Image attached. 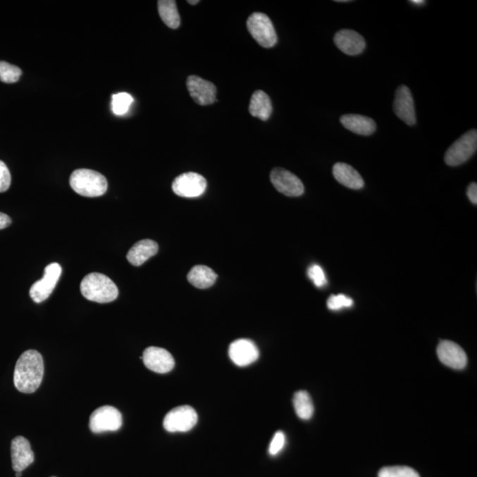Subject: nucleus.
Wrapping results in <instances>:
<instances>
[{"label":"nucleus","mask_w":477,"mask_h":477,"mask_svg":"<svg viewBox=\"0 0 477 477\" xmlns=\"http://www.w3.org/2000/svg\"><path fill=\"white\" fill-rule=\"evenodd\" d=\"M437 354L442 364L454 370H463L468 364L465 351L450 340H442L438 344Z\"/></svg>","instance_id":"14"},{"label":"nucleus","mask_w":477,"mask_h":477,"mask_svg":"<svg viewBox=\"0 0 477 477\" xmlns=\"http://www.w3.org/2000/svg\"><path fill=\"white\" fill-rule=\"evenodd\" d=\"M207 182L197 173H185L178 176L173 182V190L177 196L194 198L202 196L206 190Z\"/></svg>","instance_id":"9"},{"label":"nucleus","mask_w":477,"mask_h":477,"mask_svg":"<svg viewBox=\"0 0 477 477\" xmlns=\"http://www.w3.org/2000/svg\"><path fill=\"white\" fill-rule=\"evenodd\" d=\"M146 367L156 373L166 374L173 371L175 361L168 351L161 347L146 348L142 357Z\"/></svg>","instance_id":"11"},{"label":"nucleus","mask_w":477,"mask_h":477,"mask_svg":"<svg viewBox=\"0 0 477 477\" xmlns=\"http://www.w3.org/2000/svg\"><path fill=\"white\" fill-rule=\"evenodd\" d=\"M271 182L278 192L290 197H300L304 193V185L295 174L289 171L274 168L271 173Z\"/></svg>","instance_id":"10"},{"label":"nucleus","mask_w":477,"mask_h":477,"mask_svg":"<svg viewBox=\"0 0 477 477\" xmlns=\"http://www.w3.org/2000/svg\"><path fill=\"white\" fill-rule=\"evenodd\" d=\"M308 275L316 287H323L327 284L325 271L318 264H313V266L309 268Z\"/></svg>","instance_id":"29"},{"label":"nucleus","mask_w":477,"mask_h":477,"mask_svg":"<svg viewBox=\"0 0 477 477\" xmlns=\"http://www.w3.org/2000/svg\"><path fill=\"white\" fill-rule=\"evenodd\" d=\"M44 360L36 350H27L20 355L17 361L13 383L19 392L32 393L36 392L43 381Z\"/></svg>","instance_id":"1"},{"label":"nucleus","mask_w":477,"mask_h":477,"mask_svg":"<svg viewBox=\"0 0 477 477\" xmlns=\"http://www.w3.org/2000/svg\"><path fill=\"white\" fill-rule=\"evenodd\" d=\"M378 477H420L416 470L407 466H385L378 472Z\"/></svg>","instance_id":"26"},{"label":"nucleus","mask_w":477,"mask_h":477,"mask_svg":"<svg viewBox=\"0 0 477 477\" xmlns=\"http://www.w3.org/2000/svg\"><path fill=\"white\" fill-rule=\"evenodd\" d=\"M466 194H468L469 199L473 204H477V184L476 182H472L468 187L466 190Z\"/></svg>","instance_id":"32"},{"label":"nucleus","mask_w":477,"mask_h":477,"mask_svg":"<svg viewBox=\"0 0 477 477\" xmlns=\"http://www.w3.org/2000/svg\"><path fill=\"white\" fill-rule=\"evenodd\" d=\"M393 111L397 116L409 126H414L416 123L413 96L407 86H399L397 89L395 102H393Z\"/></svg>","instance_id":"15"},{"label":"nucleus","mask_w":477,"mask_h":477,"mask_svg":"<svg viewBox=\"0 0 477 477\" xmlns=\"http://www.w3.org/2000/svg\"><path fill=\"white\" fill-rule=\"evenodd\" d=\"M81 292L87 300L97 304H108L116 300L118 289L110 278L102 273L87 275L81 283Z\"/></svg>","instance_id":"2"},{"label":"nucleus","mask_w":477,"mask_h":477,"mask_svg":"<svg viewBox=\"0 0 477 477\" xmlns=\"http://www.w3.org/2000/svg\"><path fill=\"white\" fill-rule=\"evenodd\" d=\"M249 32L261 47L271 48L276 45L278 37L273 23L266 15L254 13L247 20Z\"/></svg>","instance_id":"4"},{"label":"nucleus","mask_w":477,"mask_h":477,"mask_svg":"<svg viewBox=\"0 0 477 477\" xmlns=\"http://www.w3.org/2000/svg\"><path fill=\"white\" fill-rule=\"evenodd\" d=\"M22 70L16 66L0 61V81L5 83H15L19 81Z\"/></svg>","instance_id":"27"},{"label":"nucleus","mask_w":477,"mask_h":477,"mask_svg":"<svg viewBox=\"0 0 477 477\" xmlns=\"http://www.w3.org/2000/svg\"><path fill=\"white\" fill-rule=\"evenodd\" d=\"M11 173L8 166L0 160V193L6 192L11 185Z\"/></svg>","instance_id":"31"},{"label":"nucleus","mask_w":477,"mask_h":477,"mask_svg":"<svg viewBox=\"0 0 477 477\" xmlns=\"http://www.w3.org/2000/svg\"><path fill=\"white\" fill-rule=\"evenodd\" d=\"M197 414L192 407L180 406L166 414L163 426L171 433H187L197 426Z\"/></svg>","instance_id":"6"},{"label":"nucleus","mask_w":477,"mask_h":477,"mask_svg":"<svg viewBox=\"0 0 477 477\" xmlns=\"http://www.w3.org/2000/svg\"></svg>","instance_id":"37"},{"label":"nucleus","mask_w":477,"mask_h":477,"mask_svg":"<svg viewBox=\"0 0 477 477\" xmlns=\"http://www.w3.org/2000/svg\"><path fill=\"white\" fill-rule=\"evenodd\" d=\"M340 123L347 130L354 134L364 135V137L374 134L377 130L375 121L371 118L363 116V115H343L340 118Z\"/></svg>","instance_id":"19"},{"label":"nucleus","mask_w":477,"mask_h":477,"mask_svg":"<svg viewBox=\"0 0 477 477\" xmlns=\"http://www.w3.org/2000/svg\"><path fill=\"white\" fill-rule=\"evenodd\" d=\"M70 186L80 196L97 197L106 194L108 183L106 178L96 171L78 169L71 174Z\"/></svg>","instance_id":"3"},{"label":"nucleus","mask_w":477,"mask_h":477,"mask_svg":"<svg viewBox=\"0 0 477 477\" xmlns=\"http://www.w3.org/2000/svg\"><path fill=\"white\" fill-rule=\"evenodd\" d=\"M159 13L163 23L170 29L176 30L180 25V16L176 2L173 0H160L158 2Z\"/></svg>","instance_id":"23"},{"label":"nucleus","mask_w":477,"mask_h":477,"mask_svg":"<svg viewBox=\"0 0 477 477\" xmlns=\"http://www.w3.org/2000/svg\"><path fill=\"white\" fill-rule=\"evenodd\" d=\"M249 110L253 117L264 121L269 120L273 113V104L269 96L263 90H256L250 100Z\"/></svg>","instance_id":"21"},{"label":"nucleus","mask_w":477,"mask_h":477,"mask_svg":"<svg viewBox=\"0 0 477 477\" xmlns=\"http://www.w3.org/2000/svg\"><path fill=\"white\" fill-rule=\"evenodd\" d=\"M11 457L13 469L16 472H23L32 464L35 459L34 452L27 438L20 436L13 438L11 444Z\"/></svg>","instance_id":"17"},{"label":"nucleus","mask_w":477,"mask_h":477,"mask_svg":"<svg viewBox=\"0 0 477 477\" xmlns=\"http://www.w3.org/2000/svg\"><path fill=\"white\" fill-rule=\"evenodd\" d=\"M16 477H20V476H22V472H16Z\"/></svg>","instance_id":"36"},{"label":"nucleus","mask_w":477,"mask_h":477,"mask_svg":"<svg viewBox=\"0 0 477 477\" xmlns=\"http://www.w3.org/2000/svg\"><path fill=\"white\" fill-rule=\"evenodd\" d=\"M187 3H189L190 5L194 6L197 5L199 1H198V0H194V1H192V0H190V1H187Z\"/></svg>","instance_id":"35"},{"label":"nucleus","mask_w":477,"mask_h":477,"mask_svg":"<svg viewBox=\"0 0 477 477\" xmlns=\"http://www.w3.org/2000/svg\"><path fill=\"white\" fill-rule=\"evenodd\" d=\"M410 3L411 4L416 6H422L426 4V1H423V0H411Z\"/></svg>","instance_id":"34"},{"label":"nucleus","mask_w":477,"mask_h":477,"mask_svg":"<svg viewBox=\"0 0 477 477\" xmlns=\"http://www.w3.org/2000/svg\"><path fill=\"white\" fill-rule=\"evenodd\" d=\"M217 278L218 276L215 271L206 266H194L187 275V280H189L190 283L199 289L212 287Z\"/></svg>","instance_id":"22"},{"label":"nucleus","mask_w":477,"mask_h":477,"mask_svg":"<svg viewBox=\"0 0 477 477\" xmlns=\"http://www.w3.org/2000/svg\"><path fill=\"white\" fill-rule=\"evenodd\" d=\"M187 88L194 102L200 106L213 104L217 97V88L213 83L199 76H189L187 80Z\"/></svg>","instance_id":"13"},{"label":"nucleus","mask_w":477,"mask_h":477,"mask_svg":"<svg viewBox=\"0 0 477 477\" xmlns=\"http://www.w3.org/2000/svg\"><path fill=\"white\" fill-rule=\"evenodd\" d=\"M334 43L345 54L350 56L363 54L366 47L364 37L351 30L337 31L334 36Z\"/></svg>","instance_id":"16"},{"label":"nucleus","mask_w":477,"mask_h":477,"mask_svg":"<svg viewBox=\"0 0 477 477\" xmlns=\"http://www.w3.org/2000/svg\"><path fill=\"white\" fill-rule=\"evenodd\" d=\"M12 221L9 216L0 212V229H5L11 225Z\"/></svg>","instance_id":"33"},{"label":"nucleus","mask_w":477,"mask_h":477,"mask_svg":"<svg viewBox=\"0 0 477 477\" xmlns=\"http://www.w3.org/2000/svg\"><path fill=\"white\" fill-rule=\"evenodd\" d=\"M159 252V245L152 240H142L135 243L128 252L127 259L132 266H141Z\"/></svg>","instance_id":"20"},{"label":"nucleus","mask_w":477,"mask_h":477,"mask_svg":"<svg viewBox=\"0 0 477 477\" xmlns=\"http://www.w3.org/2000/svg\"><path fill=\"white\" fill-rule=\"evenodd\" d=\"M294 407L296 414L302 420H309L314 414V405H313L311 395L306 391H299L295 393L294 399Z\"/></svg>","instance_id":"24"},{"label":"nucleus","mask_w":477,"mask_h":477,"mask_svg":"<svg viewBox=\"0 0 477 477\" xmlns=\"http://www.w3.org/2000/svg\"><path fill=\"white\" fill-rule=\"evenodd\" d=\"M62 268L58 263L49 264L44 269L43 278L36 282L30 287V295L37 304L47 300L54 292L59 278L61 276Z\"/></svg>","instance_id":"8"},{"label":"nucleus","mask_w":477,"mask_h":477,"mask_svg":"<svg viewBox=\"0 0 477 477\" xmlns=\"http://www.w3.org/2000/svg\"><path fill=\"white\" fill-rule=\"evenodd\" d=\"M133 102L134 99L130 94L126 92L115 94L111 99V110L115 115L121 116L128 113Z\"/></svg>","instance_id":"25"},{"label":"nucleus","mask_w":477,"mask_h":477,"mask_svg":"<svg viewBox=\"0 0 477 477\" xmlns=\"http://www.w3.org/2000/svg\"><path fill=\"white\" fill-rule=\"evenodd\" d=\"M477 149V132H466L445 152V162L450 166L462 165L475 154Z\"/></svg>","instance_id":"5"},{"label":"nucleus","mask_w":477,"mask_h":477,"mask_svg":"<svg viewBox=\"0 0 477 477\" xmlns=\"http://www.w3.org/2000/svg\"><path fill=\"white\" fill-rule=\"evenodd\" d=\"M285 445V436L284 433L282 431H277L275 433L273 440H271L270 447H269V454L271 456H276L280 454V452L283 450V448Z\"/></svg>","instance_id":"30"},{"label":"nucleus","mask_w":477,"mask_h":477,"mask_svg":"<svg viewBox=\"0 0 477 477\" xmlns=\"http://www.w3.org/2000/svg\"><path fill=\"white\" fill-rule=\"evenodd\" d=\"M229 357L237 366L246 367L259 359V350L253 341L240 339L230 345Z\"/></svg>","instance_id":"12"},{"label":"nucleus","mask_w":477,"mask_h":477,"mask_svg":"<svg viewBox=\"0 0 477 477\" xmlns=\"http://www.w3.org/2000/svg\"><path fill=\"white\" fill-rule=\"evenodd\" d=\"M123 414L111 406H103L94 411L89 419V429L99 434L116 431L123 426Z\"/></svg>","instance_id":"7"},{"label":"nucleus","mask_w":477,"mask_h":477,"mask_svg":"<svg viewBox=\"0 0 477 477\" xmlns=\"http://www.w3.org/2000/svg\"><path fill=\"white\" fill-rule=\"evenodd\" d=\"M353 304L354 301L344 295H330L328 301H327V307L330 311H340L343 308H350Z\"/></svg>","instance_id":"28"},{"label":"nucleus","mask_w":477,"mask_h":477,"mask_svg":"<svg viewBox=\"0 0 477 477\" xmlns=\"http://www.w3.org/2000/svg\"><path fill=\"white\" fill-rule=\"evenodd\" d=\"M333 173L337 182L351 190H361L364 187V180L357 170L347 163H337Z\"/></svg>","instance_id":"18"}]
</instances>
